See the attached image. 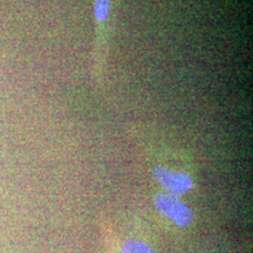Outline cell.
<instances>
[{
    "mask_svg": "<svg viewBox=\"0 0 253 253\" xmlns=\"http://www.w3.org/2000/svg\"><path fill=\"white\" fill-rule=\"evenodd\" d=\"M122 253H156L149 244L138 239L128 240L123 246Z\"/></svg>",
    "mask_w": 253,
    "mask_h": 253,
    "instance_id": "4",
    "label": "cell"
},
{
    "mask_svg": "<svg viewBox=\"0 0 253 253\" xmlns=\"http://www.w3.org/2000/svg\"><path fill=\"white\" fill-rule=\"evenodd\" d=\"M154 177L158 184L166 189L168 194L182 196L194 189V179L184 171L168 169L166 167H157L154 169Z\"/></svg>",
    "mask_w": 253,
    "mask_h": 253,
    "instance_id": "2",
    "label": "cell"
},
{
    "mask_svg": "<svg viewBox=\"0 0 253 253\" xmlns=\"http://www.w3.org/2000/svg\"><path fill=\"white\" fill-rule=\"evenodd\" d=\"M112 9V0H94V15L97 23H106Z\"/></svg>",
    "mask_w": 253,
    "mask_h": 253,
    "instance_id": "3",
    "label": "cell"
},
{
    "mask_svg": "<svg viewBox=\"0 0 253 253\" xmlns=\"http://www.w3.org/2000/svg\"><path fill=\"white\" fill-rule=\"evenodd\" d=\"M155 207L164 217L172 221L178 227H186L194 220V212L178 196L158 194L155 198Z\"/></svg>",
    "mask_w": 253,
    "mask_h": 253,
    "instance_id": "1",
    "label": "cell"
}]
</instances>
